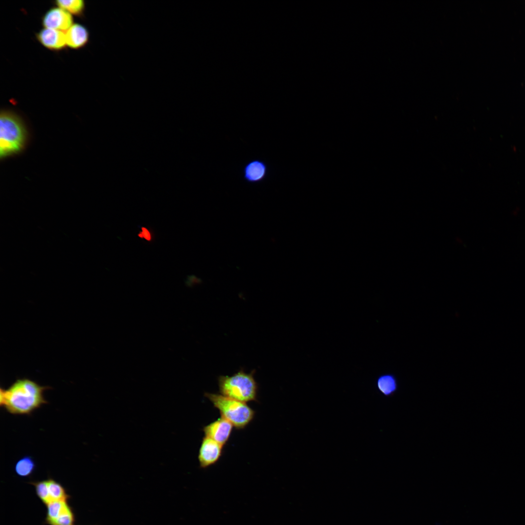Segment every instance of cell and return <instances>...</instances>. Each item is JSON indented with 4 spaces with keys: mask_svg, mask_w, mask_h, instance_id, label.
<instances>
[{
    "mask_svg": "<svg viewBox=\"0 0 525 525\" xmlns=\"http://www.w3.org/2000/svg\"><path fill=\"white\" fill-rule=\"evenodd\" d=\"M49 388L29 379H18L8 388H0V405L11 414L30 415L48 403L44 392Z\"/></svg>",
    "mask_w": 525,
    "mask_h": 525,
    "instance_id": "cell-1",
    "label": "cell"
},
{
    "mask_svg": "<svg viewBox=\"0 0 525 525\" xmlns=\"http://www.w3.org/2000/svg\"><path fill=\"white\" fill-rule=\"evenodd\" d=\"M0 117V156L5 158L21 150L25 143L26 132L15 114L3 111Z\"/></svg>",
    "mask_w": 525,
    "mask_h": 525,
    "instance_id": "cell-2",
    "label": "cell"
},
{
    "mask_svg": "<svg viewBox=\"0 0 525 525\" xmlns=\"http://www.w3.org/2000/svg\"><path fill=\"white\" fill-rule=\"evenodd\" d=\"M254 372L246 373L241 370L232 376L218 378L219 391L223 396L246 402L256 400L258 385Z\"/></svg>",
    "mask_w": 525,
    "mask_h": 525,
    "instance_id": "cell-3",
    "label": "cell"
},
{
    "mask_svg": "<svg viewBox=\"0 0 525 525\" xmlns=\"http://www.w3.org/2000/svg\"><path fill=\"white\" fill-rule=\"evenodd\" d=\"M205 396L236 429L245 428L254 417L255 411L246 402L219 394L205 393Z\"/></svg>",
    "mask_w": 525,
    "mask_h": 525,
    "instance_id": "cell-4",
    "label": "cell"
},
{
    "mask_svg": "<svg viewBox=\"0 0 525 525\" xmlns=\"http://www.w3.org/2000/svg\"><path fill=\"white\" fill-rule=\"evenodd\" d=\"M42 23L44 28L63 32L72 26L73 18L71 14L60 7H52L43 15Z\"/></svg>",
    "mask_w": 525,
    "mask_h": 525,
    "instance_id": "cell-5",
    "label": "cell"
},
{
    "mask_svg": "<svg viewBox=\"0 0 525 525\" xmlns=\"http://www.w3.org/2000/svg\"><path fill=\"white\" fill-rule=\"evenodd\" d=\"M223 447L212 439L204 437L198 455L200 467L205 469L216 463L222 455Z\"/></svg>",
    "mask_w": 525,
    "mask_h": 525,
    "instance_id": "cell-6",
    "label": "cell"
},
{
    "mask_svg": "<svg viewBox=\"0 0 525 525\" xmlns=\"http://www.w3.org/2000/svg\"><path fill=\"white\" fill-rule=\"evenodd\" d=\"M233 426L229 421L221 417L205 426L203 428V431L205 436L212 439L224 446L230 436Z\"/></svg>",
    "mask_w": 525,
    "mask_h": 525,
    "instance_id": "cell-7",
    "label": "cell"
},
{
    "mask_svg": "<svg viewBox=\"0 0 525 525\" xmlns=\"http://www.w3.org/2000/svg\"><path fill=\"white\" fill-rule=\"evenodd\" d=\"M268 167L262 159L256 158L250 160L244 166L242 170L243 178L248 183L256 184L262 182L267 177Z\"/></svg>",
    "mask_w": 525,
    "mask_h": 525,
    "instance_id": "cell-8",
    "label": "cell"
},
{
    "mask_svg": "<svg viewBox=\"0 0 525 525\" xmlns=\"http://www.w3.org/2000/svg\"><path fill=\"white\" fill-rule=\"evenodd\" d=\"M36 37L43 46L51 51H61L67 46L66 34L61 31L44 28L36 34Z\"/></svg>",
    "mask_w": 525,
    "mask_h": 525,
    "instance_id": "cell-9",
    "label": "cell"
},
{
    "mask_svg": "<svg viewBox=\"0 0 525 525\" xmlns=\"http://www.w3.org/2000/svg\"><path fill=\"white\" fill-rule=\"evenodd\" d=\"M67 46L73 49H79L84 47L89 40V32L87 28L80 23H74L65 33Z\"/></svg>",
    "mask_w": 525,
    "mask_h": 525,
    "instance_id": "cell-10",
    "label": "cell"
},
{
    "mask_svg": "<svg viewBox=\"0 0 525 525\" xmlns=\"http://www.w3.org/2000/svg\"><path fill=\"white\" fill-rule=\"evenodd\" d=\"M376 385L379 392L386 397L393 396L399 389L397 378L392 373L380 375L377 379Z\"/></svg>",
    "mask_w": 525,
    "mask_h": 525,
    "instance_id": "cell-11",
    "label": "cell"
},
{
    "mask_svg": "<svg viewBox=\"0 0 525 525\" xmlns=\"http://www.w3.org/2000/svg\"><path fill=\"white\" fill-rule=\"evenodd\" d=\"M70 507L68 501H54L47 504L45 524L52 525L54 521Z\"/></svg>",
    "mask_w": 525,
    "mask_h": 525,
    "instance_id": "cell-12",
    "label": "cell"
},
{
    "mask_svg": "<svg viewBox=\"0 0 525 525\" xmlns=\"http://www.w3.org/2000/svg\"><path fill=\"white\" fill-rule=\"evenodd\" d=\"M47 480L51 502L68 501L70 496L67 493L65 488L59 482L52 478H49L47 479Z\"/></svg>",
    "mask_w": 525,
    "mask_h": 525,
    "instance_id": "cell-13",
    "label": "cell"
},
{
    "mask_svg": "<svg viewBox=\"0 0 525 525\" xmlns=\"http://www.w3.org/2000/svg\"><path fill=\"white\" fill-rule=\"evenodd\" d=\"M35 467V462L32 457L30 456H25L16 462L15 471L19 476L26 477L33 474Z\"/></svg>",
    "mask_w": 525,
    "mask_h": 525,
    "instance_id": "cell-14",
    "label": "cell"
},
{
    "mask_svg": "<svg viewBox=\"0 0 525 525\" xmlns=\"http://www.w3.org/2000/svg\"><path fill=\"white\" fill-rule=\"evenodd\" d=\"M55 3L58 7L76 16L82 15L85 8L83 0H57Z\"/></svg>",
    "mask_w": 525,
    "mask_h": 525,
    "instance_id": "cell-15",
    "label": "cell"
},
{
    "mask_svg": "<svg viewBox=\"0 0 525 525\" xmlns=\"http://www.w3.org/2000/svg\"><path fill=\"white\" fill-rule=\"evenodd\" d=\"M29 483L35 487L37 496L43 503L46 505L51 502L47 479L31 481Z\"/></svg>",
    "mask_w": 525,
    "mask_h": 525,
    "instance_id": "cell-16",
    "label": "cell"
},
{
    "mask_svg": "<svg viewBox=\"0 0 525 525\" xmlns=\"http://www.w3.org/2000/svg\"><path fill=\"white\" fill-rule=\"evenodd\" d=\"M75 515L71 507L60 515L52 525H74Z\"/></svg>",
    "mask_w": 525,
    "mask_h": 525,
    "instance_id": "cell-17",
    "label": "cell"
},
{
    "mask_svg": "<svg viewBox=\"0 0 525 525\" xmlns=\"http://www.w3.org/2000/svg\"><path fill=\"white\" fill-rule=\"evenodd\" d=\"M139 236L140 238H143L148 241H151V236L150 232L145 228H141V231L139 234Z\"/></svg>",
    "mask_w": 525,
    "mask_h": 525,
    "instance_id": "cell-18",
    "label": "cell"
}]
</instances>
